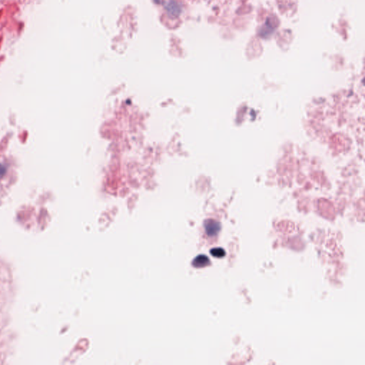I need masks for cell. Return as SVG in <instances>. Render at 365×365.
Returning <instances> with one entry per match:
<instances>
[{
  "mask_svg": "<svg viewBox=\"0 0 365 365\" xmlns=\"http://www.w3.org/2000/svg\"><path fill=\"white\" fill-rule=\"evenodd\" d=\"M204 228L206 234L209 237L216 236L221 229V225L220 223L214 220L209 219L204 223Z\"/></svg>",
  "mask_w": 365,
  "mask_h": 365,
  "instance_id": "cell-1",
  "label": "cell"
},
{
  "mask_svg": "<svg viewBox=\"0 0 365 365\" xmlns=\"http://www.w3.org/2000/svg\"><path fill=\"white\" fill-rule=\"evenodd\" d=\"M210 263H211V261L207 256L205 255H199L195 257V259L193 260L192 264L195 267L200 268V267L208 266L210 265Z\"/></svg>",
  "mask_w": 365,
  "mask_h": 365,
  "instance_id": "cell-2",
  "label": "cell"
},
{
  "mask_svg": "<svg viewBox=\"0 0 365 365\" xmlns=\"http://www.w3.org/2000/svg\"><path fill=\"white\" fill-rule=\"evenodd\" d=\"M211 254L217 258H222L225 257V251L222 248H215L211 250Z\"/></svg>",
  "mask_w": 365,
  "mask_h": 365,
  "instance_id": "cell-3",
  "label": "cell"
},
{
  "mask_svg": "<svg viewBox=\"0 0 365 365\" xmlns=\"http://www.w3.org/2000/svg\"><path fill=\"white\" fill-rule=\"evenodd\" d=\"M6 173H7V168L4 164L0 163V179L3 178Z\"/></svg>",
  "mask_w": 365,
  "mask_h": 365,
  "instance_id": "cell-4",
  "label": "cell"
}]
</instances>
